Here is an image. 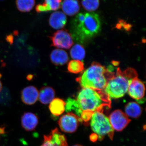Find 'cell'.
I'll return each mask as SVG.
<instances>
[{
    "label": "cell",
    "instance_id": "1",
    "mask_svg": "<svg viewBox=\"0 0 146 146\" xmlns=\"http://www.w3.org/2000/svg\"><path fill=\"white\" fill-rule=\"evenodd\" d=\"M111 104L110 98L104 90L82 88L76 99L69 98L67 100L65 110L72 112L80 119L82 113L86 112L93 115L97 111H104L105 108H110Z\"/></svg>",
    "mask_w": 146,
    "mask_h": 146
},
{
    "label": "cell",
    "instance_id": "2",
    "mask_svg": "<svg viewBox=\"0 0 146 146\" xmlns=\"http://www.w3.org/2000/svg\"><path fill=\"white\" fill-rule=\"evenodd\" d=\"M71 24L73 37L76 41L82 43L96 35L100 30V20L96 13H79Z\"/></svg>",
    "mask_w": 146,
    "mask_h": 146
},
{
    "label": "cell",
    "instance_id": "3",
    "mask_svg": "<svg viewBox=\"0 0 146 146\" xmlns=\"http://www.w3.org/2000/svg\"><path fill=\"white\" fill-rule=\"evenodd\" d=\"M115 74L100 63L94 62L76 80L83 88L104 90Z\"/></svg>",
    "mask_w": 146,
    "mask_h": 146
},
{
    "label": "cell",
    "instance_id": "4",
    "mask_svg": "<svg viewBox=\"0 0 146 146\" xmlns=\"http://www.w3.org/2000/svg\"><path fill=\"white\" fill-rule=\"evenodd\" d=\"M137 76L138 74L134 69L128 68L122 72L118 68L115 76L108 82L104 91L110 98H122L127 92L130 80Z\"/></svg>",
    "mask_w": 146,
    "mask_h": 146
},
{
    "label": "cell",
    "instance_id": "5",
    "mask_svg": "<svg viewBox=\"0 0 146 146\" xmlns=\"http://www.w3.org/2000/svg\"><path fill=\"white\" fill-rule=\"evenodd\" d=\"M103 112H94L90 120L91 128L100 141L103 140L106 135L112 140L114 136V129L110 122L109 118L104 114Z\"/></svg>",
    "mask_w": 146,
    "mask_h": 146
},
{
    "label": "cell",
    "instance_id": "6",
    "mask_svg": "<svg viewBox=\"0 0 146 146\" xmlns=\"http://www.w3.org/2000/svg\"><path fill=\"white\" fill-rule=\"evenodd\" d=\"M80 122L78 117L72 112H68L63 115L58 121L60 129L65 133L75 132Z\"/></svg>",
    "mask_w": 146,
    "mask_h": 146
},
{
    "label": "cell",
    "instance_id": "7",
    "mask_svg": "<svg viewBox=\"0 0 146 146\" xmlns=\"http://www.w3.org/2000/svg\"><path fill=\"white\" fill-rule=\"evenodd\" d=\"M50 38L52 42V46L59 48L68 49L74 44L71 34L65 30L58 31Z\"/></svg>",
    "mask_w": 146,
    "mask_h": 146
},
{
    "label": "cell",
    "instance_id": "8",
    "mask_svg": "<svg viewBox=\"0 0 146 146\" xmlns=\"http://www.w3.org/2000/svg\"><path fill=\"white\" fill-rule=\"evenodd\" d=\"M145 86L144 83L138 78V76L130 80L128 89L129 95L138 103L143 104L145 101Z\"/></svg>",
    "mask_w": 146,
    "mask_h": 146
},
{
    "label": "cell",
    "instance_id": "9",
    "mask_svg": "<svg viewBox=\"0 0 146 146\" xmlns=\"http://www.w3.org/2000/svg\"><path fill=\"white\" fill-rule=\"evenodd\" d=\"M108 118L113 129L119 131L123 130L131 121L127 115L120 110L113 111Z\"/></svg>",
    "mask_w": 146,
    "mask_h": 146
},
{
    "label": "cell",
    "instance_id": "10",
    "mask_svg": "<svg viewBox=\"0 0 146 146\" xmlns=\"http://www.w3.org/2000/svg\"><path fill=\"white\" fill-rule=\"evenodd\" d=\"M41 146H68V145L65 135L55 128L49 135L44 136V142Z\"/></svg>",
    "mask_w": 146,
    "mask_h": 146
},
{
    "label": "cell",
    "instance_id": "11",
    "mask_svg": "<svg viewBox=\"0 0 146 146\" xmlns=\"http://www.w3.org/2000/svg\"><path fill=\"white\" fill-rule=\"evenodd\" d=\"M39 98V91L36 87L30 86L25 87L21 92V99L25 104L31 105L36 103Z\"/></svg>",
    "mask_w": 146,
    "mask_h": 146
},
{
    "label": "cell",
    "instance_id": "12",
    "mask_svg": "<svg viewBox=\"0 0 146 146\" xmlns=\"http://www.w3.org/2000/svg\"><path fill=\"white\" fill-rule=\"evenodd\" d=\"M39 123L38 117L34 113L27 112L24 113L21 118V124L25 130H34Z\"/></svg>",
    "mask_w": 146,
    "mask_h": 146
},
{
    "label": "cell",
    "instance_id": "13",
    "mask_svg": "<svg viewBox=\"0 0 146 146\" xmlns=\"http://www.w3.org/2000/svg\"><path fill=\"white\" fill-rule=\"evenodd\" d=\"M67 21V17L63 12L56 11L51 14L49 19V23L52 28L60 29L64 27Z\"/></svg>",
    "mask_w": 146,
    "mask_h": 146
},
{
    "label": "cell",
    "instance_id": "14",
    "mask_svg": "<svg viewBox=\"0 0 146 146\" xmlns=\"http://www.w3.org/2000/svg\"><path fill=\"white\" fill-rule=\"evenodd\" d=\"M63 0H44V2L39 4L35 7L37 13L56 11L60 9Z\"/></svg>",
    "mask_w": 146,
    "mask_h": 146
},
{
    "label": "cell",
    "instance_id": "15",
    "mask_svg": "<svg viewBox=\"0 0 146 146\" xmlns=\"http://www.w3.org/2000/svg\"><path fill=\"white\" fill-rule=\"evenodd\" d=\"M61 7L64 14L70 16L76 15L80 9L78 0H64L61 3Z\"/></svg>",
    "mask_w": 146,
    "mask_h": 146
},
{
    "label": "cell",
    "instance_id": "16",
    "mask_svg": "<svg viewBox=\"0 0 146 146\" xmlns=\"http://www.w3.org/2000/svg\"><path fill=\"white\" fill-rule=\"evenodd\" d=\"M50 58L52 63L54 65H63L68 62L69 57L65 51L55 49L51 53Z\"/></svg>",
    "mask_w": 146,
    "mask_h": 146
},
{
    "label": "cell",
    "instance_id": "17",
    "mask_svg": "<svg viewBox=\"0 0 146 146\" xmlns=\"http://www.w3.org/2000/svg\"><path fill=\"white\" fill-rule=\"evenodd\" d=\"M55 95V91L50 86H44L39 91V101L42 104H49L54 99Z\"/></svg>",
    "mask_w": 146,
    "mask_h": 146
},
{
    "label": "cell",
    "instance_id": "18",
    "mask_svg": "<svg viewBox=\"0 0 146 146\" xmlns=\"http://www.w3.org/2000/svg\"><path fill=\"white\" fill-rule=\"evenodd\" d=\"M66 103L63 100L55 98L50 103L49 108L51 114L55 117H58L65 110Z\"/></svg>",
    "mask_w": 146,
    "mask_h": 146
},
{
    "label": "cell",
    "instance_id": "19",
    "mask_svg": "<svg viewBox=\"0 0 146 146\" xmlns=\"http://www.w3.org/2000/svg\"><path fill=\"white\" fill-rule=\"evenodd\" d=\"M125 110L126 115L131 117H139L142 112V109L139 105L135 102H131L125 106Z\"/></svg>",
    "mask_w": 146,
    "mask_h": 146
},
{
    "label": "cell",
    "instance_id": "20",
    "mask_svg": "<svg viewBox=\"0 0 146 146\" xmlns=\"http://www.w3.org/2000/svg\"><path fill=\"white\" fill-rule=\"evenodd\" d=\"M35 0H16V5L19 11L29 12L35 5Z\"/></svg>",
    "mask_w": 146,
    "mask_h": 146
},
{
    "label": "cell",
    "instance_id": "21",
    "mask_svg": "<svg viewBox=\"0 0 146 146\" xmlns=\"http://www.w3.org/2000/svg\"><path fill=\"white\" fill-rule=\"evenodd\" d=\"M71 57L75 60H83L85 57V51L81 45L76 44L70 50Z\"/></svg>",
    "mask_w": 146,
    "mask_h": 146
},
{
    "label": "cell",
    "instance_id": "22",
    "mask_svg": "<svg viewBox=\"0 0 146 146\" xmlns=\"http://www.w3.org/2000/svg\"><path fill=\"white\" fill-rule=\"evenodd\" d=\"M68 70L70 72L73 74H78L84 70V63L80 60H71L68 63Z\"/></svg>",
    "mask_w": 146,
    "mask_h": 146
},
{
    "label": "cell",
    "instance_id": "23",
    "mask_svg": "<svg viewBox=\"0 0 146 146\" xmlns=\"http://www.w3.org/2000/svg\"><path fill=\"white\" fill-rule=\"evenodd\" d=\"M82 5L85 10L93 11L98 9L99 6V0H82Z\"/></svg>",
    "mask_w": 146,
    "mask_h": 146
},
{
    "label": "cell",
    "instance_id": "24",
    "mask_svg": "<svg viewBox=\"0 0 146 146\" xmlns=\"http://www.w3.org/2000/svg\"><path fill=\"white\" fill-rule=\"evenodd\" d=\"M6 40L7 42L11 44L13 42V36L12 35H7V36Z\"/></svg>",
    "mask_w": 146,
    "mask_h": 146
},
{
    "label": "cell",
    "instance_id": "25",
    "mask_svg": "<svg viewBox=\"0 0 146 146\" xmlns=\"http://www.w3.org/2000/svg\"><path fill=\"white\" fill-rule=\"evenodd\" d=\"M5 133V127H0V135Z\"/></svg>",
    "mask_w": 146,
    "mask_h": 146
},
{
    "label": "cell",
    "instance_id": "26",
    "mask_svg": "<svg viewBox=\"0 0 146 146\" xmlns=\"http://www.w3.org/2000/svg\"><path fill=\"white\" fill-rule=\"evenodd\" d=\"M2 89V84L1 82L0 81V93Z\"/></svg>",
    "mask_w": 146,
    "mask_h": 146
},
{
    "label": "cell",
    "instance_id": "27",
    "mask_svg": "<svg viewBox=\"0 0 146 146\" xmlns=\"http://www.w3.org/2000/svg\"><path fill=\"white\" fill-rule=\"evenodd\" d=\"M73 146H83L81 145H74Z\"/></svg>",
    "mask_w": 146,
    "mask_h": 146
}]
</instances>
